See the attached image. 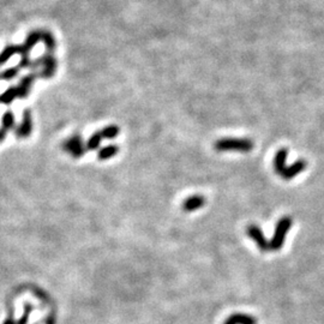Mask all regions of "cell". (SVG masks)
<instances>
[{
	"mask_svg": "<svg viewBox=\"0 0 324 324\" xmlns=\"http://www.w3.org/2000/svg\"><path fill=\"white\" fill-rule=\"evenodd\" d=\"M32 130V118H31V112L30 110H24L23 112V120L22 123L19 124L18 128L14 130V135L18 138H26L30 136Z\"/></svg>",
	"mask_w": 324,
	"mask_h": 324,
	"instance_id": "cell-5",
	"label": "cell"
},
{
	"mask_svg": "<svg viewBox=\"0 0 324 324\" xmlns=\"http://www.w3.org/2000/svg\"><path fill=\"white\" fill-rule=\"evenodd\" d=\"M35 78H36V75H35V73H30V75H26L25 77L19 82V84L17 85L18 99H25V97L29 95V91H30L32 83L35 82Z\"/></svg>",
	"mask_w": 324,
	"mask_h": 324,
	"instance_id": "cell-7",
	"label": "cell"
},
{
	"mask_svg": "<svg viewBox=\"0 0 324 324\" xmlns=\"http://www.w3.org/2000/svg\"><path fill=\"white\" fill-rule=\"evenodd\" d=\"M102 141V136H101V132H95L94 135H91L89 140H88L87 142V149L88 150H95L99 148L100 143H101Z\"/></svg>",
	"mask_w": 324,
	"mask_h": 324,
	"instance_id": "cell-15",
	"label": "cell"
},
{
	"mask_svg": "<svg viewBox=\"0 0 324 324\" xmlns=\"http://www.w3.org/2000/svg\"><path fill=\"white\" fill-rule=\"evenodd\" d=\"M246 233L253 241H255L256 245H257V247L261 250V251L263 252L270 251V241L267 240V238L264 237L263 232L261 231V228H259L258 226L250 225L247 227Z\"/></svg>",
	"mask_w": 324,
	"mask_h": 324,
	"instance_id": "cell-3",
	"label": "cell"
},
{
	"mask_svg": "<svg viewBox=\"0 0 324 324\" xmlns=\"http://www.w3.org/2000/svg\"><path fill=\"white\" fill-rule=\"evenodd\" d=\"M14 124V116L11 111H6L4 114H2L1 118V128H4L5 130H11L12 129Z\"/></svg>",
	"mask_w": 324,
	"mask_h": 324,
	"instance_id": "cell-14",
	"label": "cell"
},
{
	"mask_svg": "<svg viewBox=\"0 0 324 324\" xmlns=\"http://www.w3.org/2000/svg\"><path fill=\"white\" fill-rule=\"evenodd\" d=\"M7 132H8L7 130H5L4 128H0V143L5 140V136H6Z\"/></svg>",
	"mask_w": 324,
	"mask_h": 324,
	"instance_id": "cell-18",
	"label": "cell"
},
{
	"mask_svg": "<svg viewBox=\"0 0 324 324\" xmlns=\"http://www.w3.org/2000/svg\"><path fill=\"white\" fill-rule=\"evenodd\" d=\"M63 149L75 159H79L85 153L84 143L81 136H72L71 138H69L66 142H64Z\"/></svg>",
	"mask_w": 324,
	"mask_h": 324,
	"instance_id": "cell-4",
	"label": "cell"
},
{
	"mask_svg": "<svg viewBox=\"0 0 324 324\" xmlns=\"http://www.w3.org/2000/svg\"><path fill=\"white\" fill-rule=\"evenodd\" d=\"M16 99H18V91L17 87H11L4 93L0 94V105H10Z\"/></svg>",
	"mask_w": 324,
	"mask_h": 324,
	"instance_id": "cell-10",
	"label": "cell"
},
{
	"mask_svg": "<svg viewBox=\"0 0 324 324\" xmlns=\"http://www.w3.org/2000/svg\"><path fill=\"white\" fill-rule=\"evenodd\" d=\"M118 152H119V148H118V146H114V144H113V146L104 147V148L99 150L97 158H99V160H101V161L108 160V159L116 156L118 154Z\"/></svg>",
	"mask_w": 324,
	"mask_h": 324,
	"instance_id": "cell-12",
	"label": "cell"
},
{
	"mask_svg": "<svg viewBox=\"0 0 324 324\" xmlns=\"http://www.w3.org/2000/svg\"><path fill=\"white\" fill-rule=\"evenodd\" d=\"M19 70L20 67L17 65V66L5 70L4 72H0V81H10V79H13L19 73Z\"/></svg>",
	"mask_w": 324,
	"mask_h": 324,
	"instance_id": "cell-16",
	"label": "cell"
},
{
	"mask_svg": "<svg viewBox=\"0 0 324 324\" xmlns=\"http://www.w3.org/2000/svg\"><path fill=\"white\" fill-rule=\"evenodd\" d=\"M225 324H257V321L250 315L234 314L227 318Z\"/></svg>",
	"mask_w": 324,
	"mask_h": 324,
	"instance_id": "cell-9",
	"label": "cell"
},
{
	"mask_svg": "<svg viewBox=\"0 0 324 324\" xmlns=\"http://www.w3.org/2000/svg\"><path fill=\"white\" fill-rule=\"evenodd\" d=\"M35 61H36L37 66L43 67L42 71H41V73H40L41 77L49 78L54 75L55 69H57V63H55L54 58H53L51 54L43 55L42 58L37 59V60H35Z\"/></svg>",
	"mask_w": 324,
	"mask_h": 324,
	"instance_id": "cell-6",
	"label": "cell"
},
{
	"mask_svg": "<svg viewBox=\"0 0 324 324\" xmlns=\"http://www.w3.org/2000/svg\"><path fill=\"white\" fill-rule=\"evenodd\" d=\"M100 132H101L102 138H107V140H113V138H116L118 135H119L120 130L117 125H110V126H106V128L102 129Z\"/></svg>",
	"mask_w": 324,
	"mask_h": 324,
	"instance_id": "cell-13",
	"label": "cell"
},
{
	"mask_svg": "<svg viewBox=\"0 0 324 324\" xmlns=\"http://www.w3.org/2000/svg\"><path fill=\"white\" fill-rule=\"evenodd\" d=\"M292 226V219L288 216L282 217L276 225L275 233H274L273 239L270 240V251H278L282 247L285 243L286 235H287L288 231H290Z\"/></svg>",
	"mask_w": 324,
	"mask_h": 324,
	"instance_id": "cell-2",
	"label": "cell"
},
{
	"mask_svg": "<svg viewBox=\"0 0 324 324\" xmlns=\"http://www.w3.org/2000/svg\"><path fill=\"white\" fill-rule=\"evenodd\" d=\"M19 53H20L19 46L10 45V46L5 47L4 51L0 53V66H2V65L6 63L7 60H10L13 55L19 54Z\"/></svg>",
	"mask_w": 324,
	"mask_h": 324,
	"instance_id": "cell-11",
	"label": "cell"
},
{
	"mask_svg": "<svg viewBox=\"0 0 324 324\" xmlns=\"http://www.w3.org/2000/svg\"><path fill=\"white\" fill-rule=\"evenodd\" d=\"M31 305H26L25 306V310H24V315H23V317L20 318L18 322H14V321H11V320H7L5 321L4 324H25L26 321H28L29 318V315H30L31 312Z\"/></svg>",
	"mask_w": 324,
	"mask_h": 324,
	"instance_id": "cell-17",
	"label": "cell"
},
{
	"mask_svg": "<svg viewBox=\"0 0 324 324\" xmlns=\"http://www.w3.org/2000/svg\"><path fill=\"white\" fill-rule=\"evenodd\" d=\"M205 204V198L201 194H194V196L188 197L187 199H185L184 204H182V209L187 213L190 211H194L197 209H201L203 205Z\"/></svg>",
	"mask_w": 324,
	"mask_h": 324,
	"instance_id": "cell-8",
	"label": "cell"
},
{
	"mask_svg": "<svg viewBox=\"0 0 324 324\" xmlns=\"http://www.w3.org/2000/svg\"><path fill=\"white\" fill-rule=\"evenodd\" d=\"M217 152L247 153L253 149V142L249 138H222L215 143Z\"/></svg>",
	"mask_w": 324,
	"mask_h": 324,
	"instance_id": "cell-1",
	"label": "cell"
}]
</instances>
